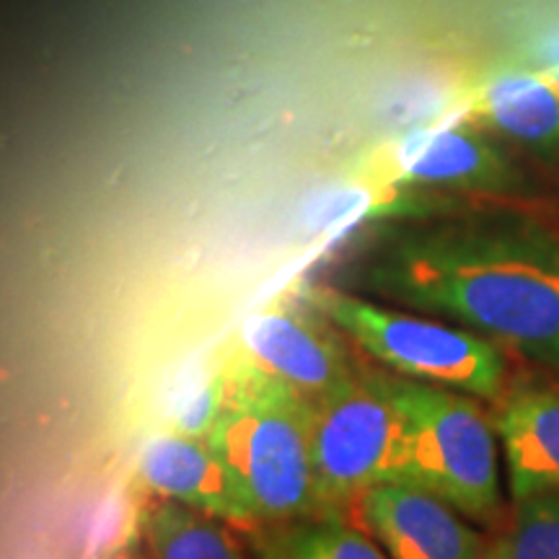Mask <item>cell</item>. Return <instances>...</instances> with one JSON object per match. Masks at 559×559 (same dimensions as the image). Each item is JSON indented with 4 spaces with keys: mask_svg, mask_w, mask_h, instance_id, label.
Here are the masks:
<instances>
[{
    "mask_svg": "<svg viewBox=\"0 0 559 559\" xmlns=\"http://www.w3.org/2000/svg\"><path fill=\"white\" fill-rule=\"evenodd\" d=\"M360 283L559 373V230L547 223L510 213L391 236Z\"/></svg>",
    "mask_w": 559,
    "mask_h": 559,
    "instance_id": "cell-1",
    "label": "cell"
},
{
    "mask_svg": "<svg viewBox=\"0 0 559 559\" xmlns=\"http://www.w3.org/2000/svg\"><path fill=\"white\" fill-rule=\"evenodd\" d=\"M221 383L223 404L205 443L239 479L257 521L317 515L311 402L243 353L221 370Z\"/></svg>",
    "mask_w": 559,
    "mask_h": 559,
    "instance_id": "cell-2",
    "label": "cell"
},
{
    "mask_svg": "<svg viewBox=\"0 0 559 559\" xmlns=\"http://www.w3.org/2000/svg\"><path fill=\"white\" fill-rule=\"evenodd\" d=\"M407 419L409 481L479 523L498 521L502 481L498 432L485 412L453 389L376 370Z\"/></svg>",
    "mask_w": 559,
    "mask_h": 559,
    "instance_id": "cell-3",
    "label": "cell"
},
{
    "mask_svg": "<svg viewBox=\"0 0 559 559\" xmlns=\"http://www.w3.org/2000/svg\"><path fill=\"white\" fill-rule=\"evenodd\" d=\"M309 300L362 353L396 376L479 400H498L506 391L508 360L502 347L464 326L389 309L334 288H317Z\"/></svg>",
    "mask_w": 559,
    "mask_h": 559,
    "instance_id": "cell-4",
    "label": "cell"
},
{
    "mask_svg": "<svg viewBox=\"0 0 559 559\" xmlns=\"http://www.w3.org/2000/svg\"><path fill=\"white\" fill-rule=\"evenodd\" d=\"M311 456L319 513H337L381 481H409L407 419L376 370H360L311 402Z\"/></svg>",
    "mask_w": 559,
    "mask_h": 559,
    "instance_id": "cell-5",
    "label": "cell"
},
{
    "mask_svg": "<svg viewBox=\"0 0 559 559\" xmlns=\"http://www.w3.org/2000/svg\"><path fill=\"white\" fill-rule=\"evenodd\" d=\"M394 181L485 194H526L531 181L500 145L464 124L404 132L383 153Z\"/></svg>",
    "mask_w": 559,
    "mask_h": 559,
    "instance_id": "cell-6",
    "label": "cell"
},
{
    "mask_svg": "<svg viewBox=\"0 0 559 559\" xmlns=\"http://www.w3.org/2000/svg\"><path fill=\"white\" fill-rule=\"evenodd\" d=\"M358 519L391 559H481L485 542L461 513L412 481H381L355 498Z\"/></svg>",
    "mask_w": 559,
    "mask_h": 559,
    "instance_id": "cell-7",
    "label": "cell"
},
{
    "mask_svg": "<svg viewBox=\"0 0 559 559\" xmlns=\"http://www.w3.org/2000/svg\"><path fill=\"white\" fill-rule=\"evenodd\" d=\"M239 342L251 362L290 383L309 402L332 394L355 376L345 349L290 311L254 313L241 326Z\"/></svg>",
    "mask_w": 559,
    "mask_h": 559,
    "instance_id": "cell-8",
    "label": "cell"
},
{
    "mask_svg": "<svg viewBox=\"0 0 559 559\" xmlns=\"http://www.w3.org/2000/svg\"><path fill=\"white\" fill-rule=\"evenodd\" d=\"M140 479L160 498L177 500L218 521L254 526L251 510L239 479L215 456L205 440L181 436H158L148 440L138 461Z\"/></svg>",
    "mask_w": 559,
    "mask_h": 559,
    "instance_id": "cell-9",
    "label": "cell"
},
{
    "mask_svg": "<svg viewBox=\"0 0 559 559\" xmlns=\"http://www.w3.org/2000/svg\"><path fill=\"white\" fill-rule=\"evenodd\" d=\"M513 500L559 495V386H523L495 417Z\"/></svg>",
    "mask_w": 559,
    "mask_h": 559,
    "instance_id": "cell-10",
    "label": "cell"
},
{
    "mask_svg": "<svg viewBox=\"0 0 559 559\" xmlns=\"http://www.w3.org/2000/svg\"><path fill=\"white\" fill-rule=\"evenodd\" d=\"M472 115L523 148L559 158L557 70H508L495 75L474 96Z\"/></svg>",
    "mask_w": 559,
    "mask_h": 559,
    "instance_id": "cell-11",
    "label": "cell"
},
{
    "mask_svg": "<svg viewBox=\"0 0 559 559\" xmlns=\"http://www.w3.org/2000/svg\"><path fill=\"white\" fill-rule=\"evenodd\" d=\"M132 559H249L213 515L160 498L140 523Z\"/></svg>",
    "mask_w": 559,
    "mask_h": 559,
    "instance_id": "cell-12",
    "label": "cell"
},
{
    "mask_svg": "<svg viewBox=\"0 0 559 559\" xmlns=\"http://www.w3.org/2000/svg\"><path fill=\"white\" fill-rule=\"evenodd\" d=\"M264 559H391L381 544L342 521L340 513H317L288 521L262 544Z\"/></svg>",
    "mask_w": 559,
    "mask_h": 559,
    "instance_id": "cell-13",
    "label": "cell"
},
{
    "mask_svg": "<svg viewBox=\"0 0 559 559\" xmlns=\"http://www.w3.org/2000/svg\"><path fill=\"white\" fill-rule=\"evenodd\" d=\"M481 559H559V495L539 492L515 500L513 519L485 544Z\"/></svg>",
    "mask_w": 559,
    "mask_h": 559,
    "instance_id": "cell-14",
    "label": "cell"
},
{
    "mask_svg": "<svg viewBox=\"0 0 559 559\" xmlns=\"http://www.w3.org/2000/svg\"><path fill=\"white\" fill-rule=\"evenodd\" d=\"M221 404H223V383H221V376H215V379L202 383L190 400L185 402V407L179 409L177 432L205 440L210 436V430H213V423L215 417H218Z\"/></svg>",
    "mask_w": 559,
    "mask_h": 559,
    "instance_id": "cell-15",
    "label": "cell"
}]
</instances>
